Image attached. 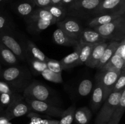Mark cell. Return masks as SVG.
Instances as JSON below:
<instances>
[{
    "label": "cell",
    "mask_w": 125,
    "mask_h": 124,
    "mask_svg": "<svg viewBox=\"0 0 125 124\" xmlns=\"http://www.w3.org/2000/svg\"><path fill=\"white\" fill-rule=\"evenodd\" d=\"M74 1H81V0H74Z\"/></svg>",
    "instance_id": "f907efd6"
},
{
    "label": "cell",
    "mask_w": 125,
    "mask_h": 124,
    "mask_svg": "<svg viewBox=\"0 0 125 124\" xmlns=\"http://www.w3.org/2000/svg\"><path fill=\"white\" fill-rule=\"evenodd\" d=\"M58 28H60L68 35L79 41L81 32L83 30V27L76 18L70 17L65 18L61 21L56 23Z\"/></svg>",
    "instance_id": "8fae6325"
},
{
    "label": "cell",
    "mask_w": 125,
    "mask_h": 124,
    "mask_svg": "<svg viewBox=\"0 0 125 124\" xmlns=\"http://www.w3.org/2000/svg\"><path fill=\"white\" fill-rule=\"evenodd\" d=\"M0 93H15L10 86L3 80H0Z\"/></svg>",
    "instance_id": "f35d334b"
},
{
    "label": "cell",
    "mask_w": 125,
    "mask_h": 124,
    "mask_svg": "<svg viewBox=\"0 0 125 124\" xmlns=\"http://www.w3.org/2000/svg\"><path fill=\"white\" fill-rule=\"evenodd\" d=\"M91 98H90V108L91 111L94 113L99 110L103 103L106 99L104 89L100 83L95 81V86L92 89Z\"/></svg>",
    "instance_id": "7c38bea8"
},
{
    "label": "cell",
    "mask_w": 125,
    "mask_h": 124,
    "mask_svg": "<svg viewBox=\"0 0 125 124\" xmlns=\"http://www.w3.org/2000/svg\"><path fill=\"white\" fill-rule=\"evenodd\" d=\"M108 124L107 123H100V124Z\"/></svg>",
    "instance_id": "7dc6e473"
},
{
    "label": "cell",
    "mask_w": 125,
    "mask_h": 124,
    "mask_svg": "<svg viewBox=\"0 0 125 124\" xmlns=\"http://www.w3.org/2000/svg\"><path fill=\"white\" fill-rule=\"evenodd\" d=\"M53 40L55 43L61 46L75 47L79 41L68 35L63 30L57 27L53 33Z\"/></svg>",
    "instance_id": "2e32d148"
},
{
    "label": "cell",
    "mask_w": 125,
    "mask_h": 124,
    "mask_svg": "<svg viewBox=\"0 0 125 124\" xmlns=\"http://www.w3.org/2000/svg\"><path fill=\"white\" fill-rule=\"evenodd\" d=\"M78 58H79V51L76 47H74V52L65 56L59 61L63 70L70 69L75 67L76 66H78Z\"/></svg>",
    "instance_id": "cb8c5ba5"
},
{
    "label": "cell",
    "mask_w": 125,
    "mask_h": 124,
    "mask_svg": "<svg viewBox=\"0 0 125 124\" xmlns=\"http://www.w3.org/2000/svg\"><path fill=\"white\" fill-rule=\"evenodd\" d=\"M5 0H0V3H1V2H4V1Z\"/></svg>",
    "instance_id": "c3c4849f"
},
{
    "label": "cell",
    "mask_w": 125,
    "mask_h": 124,
    "mask_svg": "<svg viewBox=\"0 0 125 124\" xmlns=\"http://www.w3.org/2000/svg\"><path fill=\"white\" fill-rule=\"evenodd\" d=\"M40 75L45 79L51 82L56 83H62L63 82L62 74L52 72L46 68V69L42 71Z\"/></svg>",
    "instance_id": "d6a6232c"
},
{
    "label": "cell",
    "mask_w": 125,
    "mask_h": 124,
    "mask_svg": "<svg viewBox=\"0 0 125 124\" xmlns=\"http://www.w3.org/2000/svg\"><path fill=\"white\" fill-rule=\"evenodd\" d=\"M122 71L108 70L99 71L95 76V81L100 84L104 89L106 98L112 92L114 86Z\"/></svg>",
    "instance_id": "30bf717a"
},
{
    "label": "cell",
    "mask_w": 125,
    "mask_h": 124,
    "mask_svg": "<svg viewBox=\"0 0 125 124\" xmlns=\"http://www.w3.org/2000/svg\"><path fill=\"white\" fill-rule=\"evenodd\" d=\"M43 8L48 10L50 13L52 15V17L58 22L61 21L65 18H66V16L67 15V8L61 5L51 4Z\"/></svg>",
    "instance_id": "4316f807"
},
{
    "label": "cell",
    "mask_w": 125,
    "mask_h": 124,
    "mask_svg": "<svg viewBox=\"0 0 125 124\" xmlns=\"http://www.w3.org/2000/svg\"><path fill=\"white\" fill-rule=\"evenodd\" d=\"M46 64L47 68L50 71L57 74H62L63 69L59 61L48 58L46 60Z\"/></svg>",
    "instance_id": "836d02e7"
},
{
    "label": "cell",
    "mask_w": 125,
    "mask_h": 124,
    "mask_svg": "<svg viewBox=\"0 0 125 124\" xmlns=\"http://www.w3.org/2000/svg\"><path fill=\"white\" fill-rule=\"evenodd\" d=\"M122 15H101L96 16L94 18H92L89 21L87 25L90 28L98 26L104 25L107 24L112 21L115 20L117 18H119Z\"/></svg>",
    "instance_id": "484cf974"
},
{
    "label": "cell",
    "mask_w": 125,
    "mask_h": 124,
    "mask_svg": "<svg viewBox=\"0 0 125 124\" xmlns=\"http://www.w3.org/2000/svg\"><path fill=\"white\" fill-rule=\"evenodd\" d=\"M93 88L92 80L89 79H83L78 85L77 92L81 97H86L92 91Z\"/></svg>",
    "instance_id": "f546056e"
},
{
    "label": "cell",
    "mask_w": 125,
    "mask_h": 124,
    "mask_svg": "<svg viewBox=\"0 0 125 124\" xmlns=\"http://www.w3.org/2000/svg\"><path fill=\"white\" fill-rule=\"evenodd\" d=\"M24 41H25L26 48L28 53V57L29 56L42 62H46L48 57H46L43 52L40 51V49L34 44V42L28 39H26Z\"/></svg>",
    "instance_id": "ffe728a7"
},
{
    "label": "cell",
    "mask_w": 125,
    "mask_h": 124,
    "mask_svg": "<svg viewBox=\"0 0 125 124\" xmlns=\"http://www.w3.org/2000/svg\"><path fill=\"white\" fill-rule=\"evenodd\" d=\"M125 111V89L123 90L120 100L115 109L112 113L108 124H118Z\"/></svg>",
    "instance_id": "d6986e66"
},
{
    "label": "cell",
    "mask_w": 125,
    "mask_h": 124,
    "mask_svg": "<svg viewBox=\"0 0 125 124\" xmlns=\"http://www.w3.org/2000/svg\"><path fill=\"white\" fill-rule=\"evenodd\" d=\"M74 1V0H62L61 2V4L60 5L67 8V7H68L70 5L72 4Z\"/></svg>",
    "instance_id": "b9f144b4"
},
{
    "label": "cell",
    "mask_w": 125,
    "mask_h": 124,
    "mask_svg": "<svg viewBox=\"0 0 125 124\" xmlns=\"http://www.w3.org/2000/svg\"><path fill=\"white\" fill-rule=\"evenodd\" d=\"M79 41L80 43L97 44L106 42L107 40L103 38L97 32L93 29L84 28L79 36Z\"/></svg>",
    "instance_id": "5bb4252c"
},
{
    "label": "cell",
    "mask_w": 125,
    "mask_h": 124,
    "mask_svg": "<svg viewBox=\"0 0 125 124\" xmlns=\"http://www.w3.org/2000/svg\"><path fill=\"white\" fill-rule=\"evenodd\" d=\"M114 53L118 55L123 59L125 60V38H123V40L119 41V43Z\"/></svg>",
    "instance_id": "8d00e7d4"
},
{
    "label": "cell",
    "mask_w": 125,
    "mask_h": 124,
    "mask_svg": "<svg viewBox=\"0 0 125 124\" xmlns=\"http://www.w3.org/2000/svg\"><path fill=\"white\" fill-rule=\"evenodd\" d=\"M108 44L109 43L106 41V42L95 45L92 50V52L87 61L85 63V65L89 68H96L98 64L99 61H100L101 57H102L103 53Z\"/></svg>",
    "instance_id": "9a60e30c"
},
{
    "label": "cell",
    "mask_w": 125,
    "mask_h": 124,
    "mask_svg": "<svg viewBox=\"0 0 125 124\" xmlns=\"http://www.w3.org/2000/svg\"><path fill=\"white\" fill-rule=\"evenodd\" d=\"M59 120L54 119H42L38 124H58Z\"/></svg>",
    "instance_id": "60d3db41"
},
{
    "label": "cell",
    "mask_w": 125,
    "mask_h": 124,
    "mask_svg": "<svg viewBox=\"0 0 125 124\" xmlns=\"http://www.w3.org/2000/svg\"><path fill=\"white\" fill-rule=\"evenodd\" d=\"M26 62H28L31 70L35 75H40L42 72L47 68L46 62H42L29 56L27 57Z\"/></svg>",
    "instance_id": "83f0119b"
},
{
    "label": "cell",
    "mask_w": 125,
    "mask_h": 124,
    "mask_svg": "<svg viewBox=\"0 0 125 124\" xmlns=\"http://www.w3.org/2000/svg\"><path fill=\"white\" fill-rule=\"evenodd\" d=\"M10 122L9 119L4 115H0V124H7V123Z\"/></svg>",
    "instance_id": "7bdbcfd3"
},
{
    "label": "cell",
    "mask_w": 125,
    "mask_h": 124,
    "mask_svg": "<svg viewBox=\"0 0 125 124\" xmlns=\"http://www.w3.org/2000/svg\"><path fill=\"white\" fill-rule=\"evenodd\" d=\"M118 43H119V41H111L109 43L108 45L106 47V48L105 49L103 53L102 57H101L100 61H99L98 64L96 68V69L100 71L103 68L104 66L106 64V63L111 58L112 55L114 53L115 51Z\"/></svg>",
    "instance_id": "603a6c76"
},
{
    "label": "cell",
    "mask_w": 125,
    "mask_h": 124,
    "mask_svg": "<svg viewBox=\"0 0 125 124\" xmlns=\"http://www.w3.org/2000/svg\"><path fill=\"white\" fill-rule=\"evenodd\" d=\"M125 60L118 55L114 53L108 62L99 71H105L108 70L122 71L125 69Z\"/></svg>",
    "instance_id": "7402d4cb"
},
{
    "label": "cell",
    "mask_w": 125,
    "mask_h": 124,
    "mask_svg": "<svg viewBox=\"0 0 125 124\" xmlns=\"http://www.w3.org/2000/svg\"><path fill=\"white\" fill-rule=\"evenodd\" d=\"M92 117L91 110L87 106H83L76 109L74 121L75 124H89Z\"/></svg>",
    "instance_id": "44dd1931"
},
{
    "label": "cell",
    "mask_w": 125,
    "mask_h": 124,
    "mask_svg": "<svg viewBox=\"0 0 125 124\" xmlns=\"http://www.w3.org/2000/svg\"><path fill=\"white\" fill-rule=\"evenodd\" d=\"M122 91L112 92L110 94L101 106V109L95 119V124L108 122L112 113L119 103Z\"/></svg>",
    "instance_id": "52a82bcc"
},
{
    "label": "cell",
    "mask_w": 125,
    "mask_h": 124,
    "mask_svg": "<svg viewBox=\"0 0 125 124\" xmlns=\"http://www.w3.org/2000/svg\"><path fill=\"white\" fill-rule=\"evenodd\" d=\"M35 5L32 0L21 1L17 2L13 6V10L24 19L28 18L34 11Z\"/></svg>",
    "instance_id": "e0dca14e"
},
{
    "label": "cell",
    "mask_w": 125,
    "mask_h": 124,
    "mask_svg": "<svg viewBox=\"0 0 125 124\" xmlns=\"http://www.w3.org/2000/svg\"><path fill=\"white\" fill-rule=\"evenodd\" d=\"M93 29L105 40L120 41L125 38V15L107 24L94 27Z\"/></svg>",
    "instance_id": "277c9868"
},
{
    "label": "cell",
    "mask_w": 125,
    "mask_h": 124,
    "mask_svg": "<svg viewBox=\"0 0 125 124\" xmlns=\"http://www.w3.org/2000/svg\"><path fill=\"white\" fill-rule=\"evenodd\" d=\"M13 94L0 93V105L2 108L8 106L13 100Z\"/></svg>",
    "instance_id": "d590c367"
},
{
    "label": "cell",
    "mask_w": 125,
    "mask_h": 124,
    "mask_svg": "<svg viewBox=\"0 0 125 124\" xmlns=\"http://www.w3.org/2000/svg\"><path fill=\"white\" fill-rule=\"evenodd\" d=\"M76 109L74 105H72V106L67 108L62 114L61 117V119L59 120L58 124H72L74 121V112Z\"/></svg>",
    "instance_id": "1f68e13d"
},
{
    "label": "cell",
    "mask_w": 125,
    "mask_h": 124,
    "mask_svg": "<svg viewBox=\"0 0 125 124\" xmlns=\"http://www.w3.org/2000/svg\"><path fill=\"white\" fill-rule=\"evenodd\" d=\"M24 98L37 100L59 106L60 101L52 90L37 80H32L23 92Z\"/></svg>",
    "instance_id": "7a4b0ae2"
},
{
    "label": "cell",
    "mask_w": 125,
    "mask_h": 124,
    "mask_svg": "<svg viewBox=\"0 0 125 124\" xmlns=\"http://www.w3.org/2000/svg\"><path fill=\"white\" fill-rule=\"evenodd\" d=\"M1 62L6 65L11 66L19 64L20 61L9 49L0 43V62Z\"/></svg>",
    "instance_id": "ac0fdd59"
},
{
    "label": "cell",
    "mask_w": 125,
    "mask_h": 124,
    "mask_svg": "<svg viewBox=\"0 0 125 124\" xmlns=\"http://www.w3.org/2000/svg\"><path fill=\"white\" fill-rule=\"evenodd\" d=\"M26 23V30L31 34H38L50 26L57 23L54 21H46L39 19H24Z\"/></svg>",
    "instance_id": "4fadbf2b"
},
{
    "label": "cell",
    "mask_w": 125,
    "mask_h": 124,
    "mask_svg": "<svg viewBox=\"0 0 125 124\" xmlns=\"http://www.w3.org/2000/svg\"><path fill=\"white\" fill-rule=\"evenodd\" d=\"M12 29H15L12 17L7 12H0V31Z\"/></svg>",
    "instance_id": "4dcf8cb0"
},
{
    "label": "cell",
    "mask_w": 125,
    "mask_h": 124,
    "mask_svg": "<svg viewBox=\"0 0 125 124\" xmlns=\"http://www.w3.org/2000/svg\"><path fill=\"white\" fill-rule=\"evenodd\" d=\"M2 71V69H1V63H0V73Z\"/></svg>",
    "instance_id": "bcb514c9"
},
{
    "label": "cell",
    "mask_w": 125,
    "mask_h": 124,
    "mask_svg": "<svg viewBox=\"0 0 125 124\" xmlns=\"http://www.w3.org/2000/svg\"><path fill=\"white\" fill-rule=\"evenodd\" d=\"M31 111H32L31 109L24 100L23 95L15 92L13 94V100L9 105L4 109L3 115L9 120H11L15 118L26 115Z\"/></svg>",
    "instance_id": "8992f818"
},
{
    "label": "cell",
    "mask_w": 125,
    "mask_h": 124,
    "mask_svg": "<svg viewBox=\"0 0 125 124\" xmlns=\"http://www.w3.org/2000/svg\"><path fill=\"white\" fill-rule=\"evenodd\" d=\"M96 44H83L79 43L77 47L79 51V58H78V65H82L86 63L90 56L93 47Z\"/></svg>",
    "instance_id": "d4e9b609"
},
{
    "label": "cell",
    "mask_w": 125,
    "mask_h": 124,
    "mask_svg": "<svg viewBox=\"0 0 125 124\" xmlns=\"http://www.w3.org/2000/svg\"><path fill=\"white\" fill-rule=\"evenodd\" d=\"M125 88V69H122L118 76L114 86L112 92H121Z\"/></svg>",
    "instance_id": "e575fe53"
},
{
    "label": "cell",
    "mask_w": 125,
    "mask_h": 124,
    "mask_svg": "<svg viewBox=\"0 0 125 124\" xmlns=\"http://www.w3.org/2000/svg\"><path fill=\"white\" fill-rule=\"evenodd\" d=\"M35 4V6L39 7H45L51 5L50 0H32Z\"/></svg>",
    "instance_id": "ab89813d"
},
{
    "label": "cell",
    "mask_w": 125,
    "mask_h": 124,
    "mask_svg": "<svg viewBox=\"0 0 125 124\" xmlns=\"http://www.w3.org/2000/svg\"><path fill=\"white\" fill-rule=\"evenodd\" d=\"M4 111V109L3 108H2V107L0 105V115H3Z\"/></svg>",
    "instance_id": "f6af8a7d"
},
{
    "label": "cell",
    "mask_w": 125,
    "mask_h": 124,
    "mask_svg": "<svg viewBox=\"0 0 125 124\" xmlns=\"http://www.w3.org/2000/svg\"><path fill=\"white\" fill-rule=\"evenodd\" d=\"M0 43L9 49L21 62H26L28 57L25 41L18 37L15 29L0 31Z\"/></svg>",
    "instance_id": "3957f363"
},
{
    "label": "cell",
    "mask_w": 125,
    "mask_h": 124,
    "mask_svg": "<svg viewBox=\"0 0 125 124\" xmlns=\"http://www.w3.org/2000/svg\"><path fill=\"white\" fill-rule=\"evenodd\" d=\"M26 18L29 19H39L46 21H54L56 22H58L50 13L48 10L43 7H39L38 9H34L32 12L31 15ZM26 19V18H25Z\"/></svg>",
    "instance_id": "f1b7e54d"
},
{
    "label": "cell",
    "mask_w": 125,
    "mask_h": 124,
    "mask_svg": "<svg viewBox=\"0 0 125 124\" xmlns=\"http://www.w3.org/2000/svg\"><path fill=\"white\" fill-rule=\"evenodd\" d=\"M27 116L30 119V122L28 124H38V123L42 119L41 115L34 111H31L27 114Z\"/></svg>",
    "instance_id": "74e56055"
},
{
    "label": "cell",
    "mask_w": 125,
    "mask_h": 124,
    "mask_svg": "<svg viewBox=\"0 0 125 124\" xmlns=\"http://www.w3.org/2000/svg\"><path fill=\"white\" fill-rule=\"evenodd\" d=\"M0 78L7 83L15 92H23L32 81L31 71L25 66L17 64L2 70Z\"/></svg>",
    "instance_id": "6da1fadb"
},
{
    "label": "cell",
    "mask_w": 125,
    "mask_h": 124,
    "mask_svg": "<svg viewBox=\"0 0 125 124\" xmlns=\"http://www.w3.org/2000/svg\"><path fill=\"white\" fill-rule=\"evenodd\" d=\"M103 0H81L74 1L67 7V15L73 17L86 18L92 13Z\"/></svg>",
    "instance_id": "5b68a950"
},
{
    "label": "cell",
    "mask_w": 125,
    "mask_h": 124,
    "mask_svg": "<svg viewBox=\"0 0 125 124\" xmlns=\"http://www.w3.org/2000/svg\"><path fill=\"white\" fill-rule=\"evenodd\" d=\"M24 100L28 103L32 111L36 113H42L50 116L61 118L65 111V109L60 106L53 105L42 101L28 98H24Z\"/></svg>",
    "instance_id": "9c48e42d"
},
{
    "label": "cell",
    "mask_w": 125,
    "mask_h": 124,
    "mask_svg": "<svg viewBox=\"0 0 125 124\" xmlns=\"http://www.w3.org/2000/svg\"><path fill=\"white\" fill-rule=\"evenodd\" d=\"M7 124H12V123H10V122H9L7 123Z\"/></svg>",
    "instance_id": "681fc988"
},
{
    "label": "cell",
    "mask_w": 125,
    "mask_h": 124,
    "mask_svg": "<svg viewBox=\"0 0 125 124\" xmlns=\"http://www.w3.org/2000/svg\"><path fill=\"white\" fill-rule=\"evenodd\" d=\"M125 13V0H103L93 12L92 16L106 14L124 15Z\"/></svg>",
    "instance_id": "ba28073f"
},
{
    "label": "cell",
    "mask_w": 125,
    "mask_h": 124,
    "mask_svg": "<svg viewBox=\"0 0 125 124\" xmlns=\"http://www.w3.org/2000/svg\"><path fill=\"white\" fill-rule=\"evenodd\" d=\"M50 1H51V4L60 5L62 0H50Z\"/></svg>",
    "instance_id": "ee69618b"
}]
</instances>
